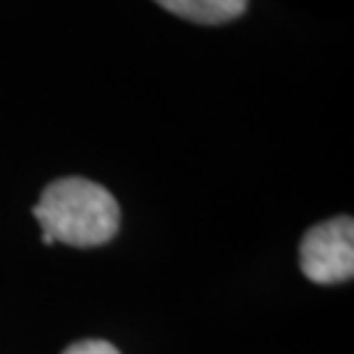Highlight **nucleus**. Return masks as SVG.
Masks as SVG:
<instances>
[{"instance_id":"1","label":"nucleus","mask_w":354,"mask_h":354,"mask_svg":"<svg viewBox=\"0 0 354 354\" xmlns=\"http://www.w3.org/2000/svg\"><path fill=\"white\" fill-rule=\"evenodd\" d=\"M35 218L45 244L64 241L71 247H100L113 239L121 223L113 194L79 176L48 184L35 205Z\"/></svg>"},{"instance_id":"2","label":"nucleus","mask_w":354,"mask_h":354,"mask_svg":"<svg viewBox=\"0 0 354 354\" xmlns=\"http://www.w3.org/2000/svg\"><path fill=\"white\" fill-rule=\"evenodd\" d=\"M302 273L315 283H339L354 276V221L330 218L304 234L299 244Z\"/></svg>"},{"instance_id":"3","label":"nucleus","mask_w":354,"mask_h":354,"mask_svg":"<svg viewBox=\"0 0 354 354\" xmlns=\"http://www.w3.org/2000/svg\"><path fill=\"white\" fill-rule=\"evenodd\" d=\"M165 11L197 24H223L244 13L247 0H155Z\"/></svg>"},{"instance_id":"4","label":"nucleus","mask_w":354,"mask_h":354,"mask_svg":"<svg viewBox=\"0 0 354 354\" xmlns=\"http://www.w3.org/2000/svg\"><path fill=\"white\" fill-rule=\"evenodd\" d=\"M64 354H121L113 344L100 342V339H87V342H76L71 344Z\"/></svg>"}]
</instances>
